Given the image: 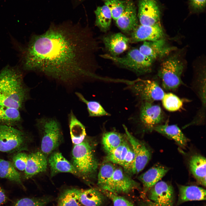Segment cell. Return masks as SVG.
Wrapping results in <instances>:
<instances>
[{"label":"cell","mask_w":206,"mask_h":206,"mask_svg":"<svg viewBox=\"0 0 206 206\" xmlns=\"http://www.w3.org/2000/svg\"><path fill=\"white\" fill-rule=\"evenodd\" d=\"M89 32L78 23L52 24L43 33L33 35L23 51L24 68L68 85L94 76Z\"/></svg>","instance_id":"1"},{"label":"cell","mask_w":206,"mask_h":206,"mask_svg":"<svg viewBox=\"0 0 206 206\" xmlns=\"http://www.w3.org/2000/svg\"><path fill=\"white\" fill-rule=\"evenodd\" d=\"M29 91L17 69L7 66L0 71V105L20 110L29 98Z\"/></svg>","instance_id":"2"},{"label":"cell","mask_w":206,"mask_h":206,"mask_svg":"<svg viewBox=\"0 0 206 206\" xmlns=\"http://www.w3.org/2000/svg\"><path fill=\"white\" fill-rule=\"evenodd\" d=\"M36 126L41 136V152L46 156L62 142L63 135L60 124L55 118L44 117L37 119Z\"/></svg>","instance_id":"3"},{"label":"cell","mask_w":206,"mask_h":206,"mask_svg":"<svg viewBox=\"0 0 206 206\" xmlns=\"http://www.w3.org/2000/svg\"><path fill=\"white\" fill-rule=\"evenodd\" d=\"M84 140L74 145L72 152V164L78 175L86 178L96 172L98 164L92 146Z\"/></svg>","instance_id":"4"},{"label":"cell","mask_w":206,"mask_h":206,"mask_svg":"<svg viewBox=\"0 0 206 206\" xmlns=\"http://www.w3.org/2000/svg\"><path fill=\"white\" fill-rule=\"evenodd\" d=\"M183 62L176 55L169 56L161 63L158 72L163 88L167 90L177 88L182 83Z\"/></svg>","instance_id":"5"},{"label":"cell","mask_w":206,"mask_h":206,"mask_svg":"<svg viewBox=\"0 0 206 206\" xmlns=\"http://www.w3.org/2000/svg\"><path fill=\"white\" fill-rule=\"evenodd\" d=\"M101 56L138 74L149 72L153 62L143 55L139 49L136 48L131 49L122 57L113 56L108 54L102 55Z\"/></svg>","instance_id":"6"},{"label":"cell","mask_w":206,"mask_h":206,"mask_svg":"<svg viewBox=\"0 0 206 206\" xmlns=\"http://www.w3.org/2000/svg\"><path fill=\"white\" fill-rule=\"evenodd\" d=\"M27 138L14 127L0 124V151L7 153L27 150Z\"/></svg>","instance_id":"7"},{"label":"cell","mask_w":206,"mask_h":206,"mask_svg":"<svg viewBox=\"0 0 206 206\" xmlns=\"http://www.w3.org/2000/svg\"><path fill=\"white\" fill-rule=\"evenodd\" d=\"M130 89L142 102L161 100L165 93L158 82L152 80H137L131 85Z\"/></svg>","instance_id":"8"},{"label":"cell","mask_w":206,"mask_h":206,"mask_svg":"<svg viewBox=\"0 0 206 206\" xmlns=\"http://www.w3.org/2000/svg\"><path fill=\"white\" fill-rule=\"evenodd\" d=\"M146 194L147 199L154 206H174L173 188L166 182L159 181L147 191Z\"/></svg>","instance_id":"9"},{"label":"cell","mask_w":206,"mask_h":206,"mask_svg":"<svg viewBox=\"0 0 206 206\" xmlns=\"http://www.w3.org/2000/svg\"><path fill=\"white\" fill-rule=\"evenodd\" d=\"M127 140L130 144L134 153L135 159L131 172L137 174L143 170L151 158V154L146 146L134 137L124 125Z\"/></svg>","instance_id":"10"},{"label":"cell","mask_w":206,"mask_h":206,"mask_svg":"<svg viewBox=\"0 0 206 206\" xmlns=\"http://www.w3.org/2000/svg\"><path fill=\"white\" fill-rule=\"evenodd\" d=\"M164 115L161 107L153 102H142L140 109L139 120L146 129L153 130L154 127L163 121Z\"/></svg>","instance_id":"11"},{"label":"cell","mask_w":206,"mask_h":206,"mask_svg":"<svg viewBox=\"0 0 206 206\" xmlns=\"http://www.w3.org/2000/svg\"><path fill=\"white\" fill-rule=\"evenodd\" d=\"M137 183L125 174L120 168L116 167L105 191L118 194L127 193L138 188Z\"/></svg>","instance_id":"12"},{"label":"cell","mask_w":206,"mask_h":206,"mask_svg":"<svg viewBox=\"0 0 206 206\" xmlns=\"http://www.w3.org/2000/svg\"><path fill=\"white\" fill-rule=\"evenodd\" d=\"M161 11L157 0H140L138 18L140 25H152L159 22Z\"/></svg>","instance_id":"13"},{"label":"cell","mask_w":206,"mask_h":206,"mask_svg":"<svg viewBox=\"0 0 206 206\" xmlns=\"http://www.w3.org/2000/svg\"><path fill=\"white\" fill-rule=\"evenodd\" d=\"M164 32L159 22L152 25H138L131 33L130 42L152 41L163 38Z\"/></svg>","instance_id":"14"},{"label":"cell","mask_w":206,"mask_h":206,"mask_svg":"<svg viewBox=\"0 0 206 206\" xmlns=\"http://www.w3.org/2000/svg\"><path fill=\"white\" fill-rule=\"evenodd\" d=\"M173 48L167 45L162 38L152 41H144L139 48L140 52L153 62L168 55Z\"/></svg>","instance_id":"15"},{"label":"cell","mask_w":206,"mask_h":206,"mask_svg":"<svg viewBox=\"0 0 206 206\" xmlns=\"http://www.w3.org/2000/svg\"><path fill=\"white\" fill-rule=\"evenodd\" d=\"M118 27L125 33H132L139 25L136 9L130 1H126L125 9L116 20Z\"/></svg>","instance_id":"16"},{"label":"cell","mask_w":206,"mask_h":206,"mask_svg":"<svg viewBox=\"0 0 206 206\" xmlns=\"http://www.w3.org/2000/svg\"><path fill=\"white\" fill-rule=\"evenodd\" d=\"M103 40L105 48L110 55L114 56H117L126 51L130 42V38L120 33L106 35Z\"/></svg>","instance_id":"17"},{"label":"cell","mask_w":206,"mask_h":206,"mask_svg":"<svg viewBox=\"0 0 206 206\" xmlns=\"http://www.w3.org/2000/svg\"><path fill=\"white\" fill-rule=\"evenodd\" d=\"M46 157L40 151L28 154L26 166L24 171L25 179H30L46 171L47 161Z\"/></svg>","instance_id":"18"},{"label":"cell","mask_w":206,"mask_h":206,"mask_svg":"<svg viewBox=\"0 0 206 206\" xmlns=\"http://www.w3.org/2000/svg\"><path fill=\"white\" fill-rule=\"evenodd\" d=\"M48 162L51 177L60 173H68L78 175L72 164L66 159L60 152H54L51 154L49 157Z\"/></svg>","instance_id":"19"},{"label":"cell","mask_w":206,"mask_h":206,"mask_svg":"<svg viewBox=\"0 0 206 206\" xmlns=\"http://www.w3.org/2000/svg\"><path fill=\"white\" fill-rule=\"evenodd\" d=\"M168 168L160 165L154 166L141 175L138 179L143 186V193L144 196L147 191L167 173Z\"/></svg>","instance_id":"20"},{"label":"cell","mask_w":206,"mask_h":206,"mask_svg":"<svg viewBox=\"0 0 206 206\" xmlns=\"http://www.w3.org/2000/svg\"><path fill=\"white\" fill-rule=\"evenodd\" d=\"M178 186L179 194L177 206L186 202L206 199V190L203 188L193 185Z\"/></svg>","instance_id":"21"},{"label":"cell","mask_w":206,"mask_h":206,"mask_svg":"<svg viewBox=\"0 0 206 206\" xmlns=\"http://www.w3.org/2000/svg\"><path fill=\"white\" fill-rule=\"evenodd\" d=\"M190 171L200 184L206 186V159L199 154L191 157L189 163Z\"/></svg>","instance_id":"22"},{"label":"cell","mask_w":206,"mask_h":206,"mask_svg":"<svg viewBox=\"0 0 206 206\" xmlns=\"http://www.w3.org/2000/svg\"><path fill=\"white\" fill-rule=\"evenodd\" d=\"M153 130L173 140L182 148L187 145L188 139L176 124H160L154 127Z\"/></svg>","instance_id":"23"},{"label":"cell","mask_w":206,"mask_h":206,"mask_svg":"<svg viewBox=\"0 0 206 206\" xmlns=\"http://www.w3.org/2000/svg\"><path fill=\"white\" fill-rule=\"evenodd\" d=\"M68 121L72 143L75 145L81 143L86 135L85 126L77 118L72 110L68 115Z\"/></svg>","instance_id":"24"},{"label":"cell","mask_w":206,"mask_h":206,"mask_svg":"<svg viewBox=\"0 0 206 206\" xmlns=\"http://www.w3.org/2000/svg\"><path fill=\"white\" fill-rule=\"evenodd\" d=\"M105 199L103 194L94 188L81 190L79 197L80 203L84 206H101Z\"/></svg>","instance_id":"25"},{"label":"cell","mask_w":206,"mask_h":206,"mask_svg":"<svg viewBox=\"0 0 206 206\" xmlns=\"http://www.w3.org/2000/svg\"><path fill=\"white\" fill-rule=\"evenodd\" d=\"M19 110L0 105V124L15 127L21 121Z\"/></svg>","instance_id":"26"},{"label":"cell","mask_w":206,"mask_h":206,"mask_svg":"<svg viewBox=\"0 0 206 206\" xmlns=\"http://www.w3.org/2000/svg\"><path fill=\"white\" fill-rule=\"evenodd\" d=\"M81 190L75 188L64 190L58 197L57 206H81L79 199Z\"/></svg>","instance_id":"27"},{"label":"cell","mask_w":206,"mask_h":206,"mask_svg":"<svg viewBox=\"0 0 206 206\" xmlns=\"http://www.w3.org/2000/svg\"><path fill=\"white\" fill-rule=\"evenodd\" d=\"M0 177L7 179L21 185L23 188L19 173L9 161L0 159Z\"/></svg>","instance_id":"28"},{"label":"cell","mask_w":206,"mask_h":206,"mask_svg":"<svg viewBox=\"0 0 206 206\" xmlns=\"http://www.w3.org/2000/svg\"><path fill=\"white\" fill-rule=\"evenodd\" d=\"M126 135L114 131L108 132L103 135L102 142L104 148L107 153L122 145L126 141Z\"/></svg>","instance_id":"29"},{"label":"cell","mask_w":206,"mask_h":206,"mask_svg":"<svg viewBox=\"0 0 206 206\" xmlns=\"http://www.w3.org/2000/svg\"><path fill=\"white\" fill-rule=\"evenodd\" d=\"M96 25L102 31L106 32L111 25L112 16L108 8L104 5L98 7L94 11Z\"/></svg>","instance_id":"30"},{"label":"cell","mask_w":206,"mask_h":206,"mask_svg":"<svg viewBox=\"0 0 206 206\" xmlns=\"http://www.w3.org/2000/svg\"><path fill=\"white\" fill-rule=\"evenodd\" d=\"M116 167L108 161L100 167L98 176L97 184L103 191H105L110 181Z\"/></svg>","instance_id":"31"},{"label":"cell","mask_w":206,"mask_h":206,"mask_svg":"<svg viewBox=\"0 0 206 206\" xmlns=\"http://www.w3.org/2000/svg\"><path fill=\"white\" fill-rule=\"evenodd\" d=\"M75 93L79 100L86 105L90 117L110 115V114L105 110L98 102L94 101H89L87 100L80 92H76Z\"/></svg>","instance_id":"32"},{"label":"cell","mask_w":206,"mask_h":206,"mask_svg":"<svg viewBox=\"0 0 206 206\" xmlns=\"http://www.w3.org/2000/svg\"><path fill=\"white\" fill-rule=\"evenodd\" d=\"M130 146L126 141L121 145L107 153L108 161L123 166L124 160Z\"/></svg>","instance_id":"33"},{"label":"cell","mask_w":206,"mask_h":206,"mask_svg":"<svg viewBox=\"0 0 206 206\" xmlns=\"http://www.w3.org/2000/svg\"><path fill=\"white\" fill-rule=\"evenodd\" d=\"M161 100L164 107L171 112L180 109L183 104V101L181 99L171 93H165Z\"/></svg>","instance_id":"34"},{"label":"cell","mask_w":206,"mask_h":206,"mask_svg":"<svg viewBox=\"0 0 206 206\" xmlns=\"http://www.w3.org/2000/svg\"><path fill=\"white\" fill-rule=\"evenodd\" d=\"M51 200L48 197L23 198L16 200L12 206H45Z\"/></svg>","instance_id":"35"},{"label":"cell","mask_w":206,"mask_h":206,"mask_svg":"<svg viewBox=\"0 0 206 206\" xmlns=\"http://www.w3.org/2000/svg\"><path fill=\"white\" fill-rule=\"evenodd\" d=\"M110 9L112 18L116 21L124 11L126 1L122 0H103Z\"/></svg>","instance_id":"36"},{"label":"cell","mask_w":206,"mask_h":206,"mask_svg":"<svg viewBox=\"0 0 206 206\" xmlns=\"http://www.w3.org/2000/svg\"><path fill=\"white\" fill-rule=\"evenodd\" d=\"M28 154L25 153L17 152L13 156L12 163L15 167L20 171H25L27 163Z\"/></svg>","instance_id":"37"},{"label":"cell","mask_w":206,"mask_h":206,"mask_svg":"<svg viewBox=\"0 0 206 206\" xmlns=\"http://www.w3.org/2000/svg\"><path fill=\"white\" fill-rule=\"evenodd\" d=\"M103 192L112 201L113 206H134L128 200L118 194L103 191Z\"/></svg>","instance_id":"38"},{"label":"cell","mask_w":206,"mask_h":206,"mask_svg":"<svg viewBox=\"0 0 206 206\" xmlns=\"http://www.w3.org/2000/svg\"><path fill=\"white\" fill-rule=\"evenodd\" d=\"M135 159L134 151L130 146L125 157L122 167L126 171L131 172Z\"/></svg>","instance_id":"39"},{"label":"cell","mask_w":206,"mask_h":206,"mask_svg":"<svg viewBox=\"0 0 206 206\" xmlns=\"http://www.w3.org/2000/svg\"><path fill=\"white\" fill-rule=\"evenodd\" d=\"M206 0H189L190 8L195 11H201L204 10L206 6Z\"/></svg>","instance_id":"40"},{"label":"cell","mask_w":206,"mask_h":206,"mask_svg":"<svg viewBox=\"0 0 206 206\" xmlns=\"http://www.w3.org/2000/svg\"><path fill=\"white\" fill-rule=\"evenodd\" d=\"M8 197L4 190L0 186V206L7 202Z\"/></svg>","instance_id":"41"},{"label":"cell","mask_w":206,"mask_h":206,"mask_svg":"<svg viewBox=\"0 0 206 206\" xmlns=\"http://www.w3.org/2000/svg\"><path fill=\"white\" fill-rule=\"evenodd\" d=\"M140 204V206H154L147 199L146 200L142 201Z\"/></svg>","instance_id":"42"},{"label":"cell","mask_w":206,"mask_h":206,"mask_svg":"<svg viewBox=\"0 0 206 206\" xmlns=\"http://www.w3.org/2000/svg\"><path fill=\"white\" fill-rule=\"evenodd\" d=\"M84 0H75V2L76 3H80Z\"/></svg>","instance_id":"43"}]
</instances>
